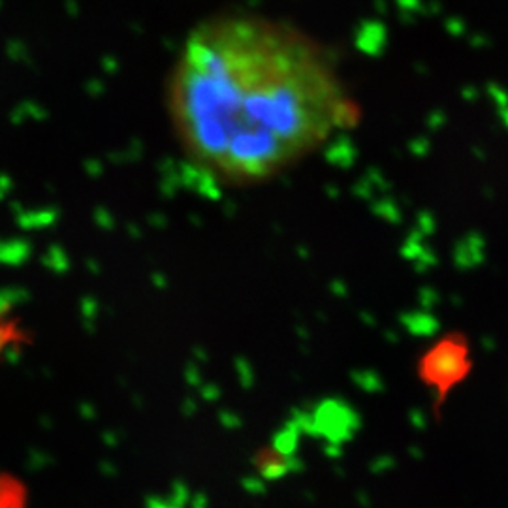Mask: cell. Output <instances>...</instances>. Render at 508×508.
Masks as SVG:
<instances>
[{"label": "cell", "instance_id": "6da1fadb", "mask_svg": "<svg viewBox=\"0 0 508 508\" xmlns=\"http://www.w3.org/2000/svg\"><path fill=\"white\" fill-rule=\"evenodd\" d=\"M166 110L189 162L234 187L279 176L358 121L326 47L254 13H221L190 31Z\"/></svg>", "mask_w": 508, "mask_h": 508}, {"label": "cell", "instance_id": "3957f363", "mask_svg": "<svg viewBox=\"0 0 508 508\" xmlns=\"http://www.w3.org/2000/svg\"><path fill=\"white\" fill-rule=\"evenodd\" d=\"M0 508H25V489L8 475H0Z\"/></svg>", "mask_w": 508, "mask_h": 508}, {"label": "cell", "instance_id": "7a4b0ae2", "mask_svg": "<svg viewBox=\"0 0 508 508\" xmlns=\"http://www.w3.org/2000/svg\"><path fill=\"white\" fill-rule=\"evenodd\" d=\"M473 348L463 333L452 332L437 339L416 362V375L435 396V409L443 407L457 386L473 371Z\"/></svg>", "mask_w": 508, "mask_h": 508}]
</instances>
